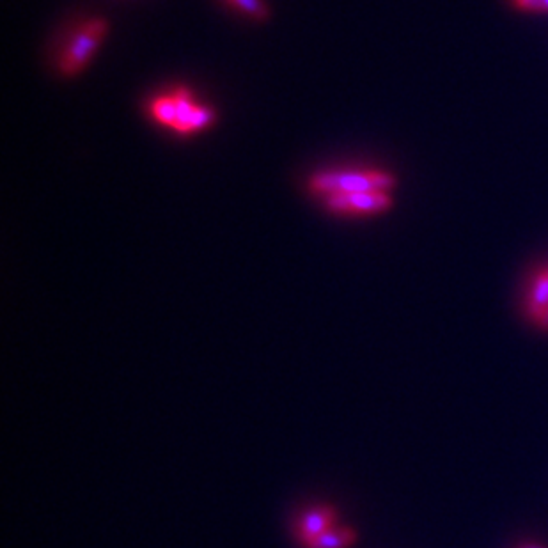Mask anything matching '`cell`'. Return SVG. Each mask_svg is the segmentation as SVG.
Masks as SVG:
<instances>
[{"label": "cell", "instance_id": "obj_1", "mask_svg": "<svg viewBox=\"0 0 548 548\" xmlns=\"http://www.w3.org/2000/svg\"><path fill=\"white\" fill-rule=\"evenodd\" d=\"M396 180L387 173H324L311 180V189L320 194H360L387 192Z\"/></svg>", "mask_w": 548, "mask_h": 548}, {"label": "cell", "instance_id": "obj_2", "mask_svg": "<svg viewBox=\"0 0 548 548\" xmlns=\"http://www.w3.org/2000/svg\"><path fill=\"white\" fill-rule=\"evenodd\" d=\"M107 32V23L104 20H91L86 23L72 39V43L66 46L63 59H61V70L66 75L79 73L91 59V55L100 46L104 36Z\"/></svg>", "mask_w": 548, "mask_h": 548}, {"label": "cell", "instance_id": "obj_3", "mask_svg": "<svg viewBox=\"0 0 548 548\" xmlns=\"http://www.w3.org/2000/svg\"><path fill=\"white\" fill-rule=\"evenodd\" d=\"M176 104V122L174 130L180 133H192L210 126L215 121L214 110L203 105H196L187 89H178L173 93Z\"/></svg>", "mask_w": 548, "mask_h": 548}, {"label": "cell", "instance_id": "obj_4", "mask_svg": "<svg viewBox=\"0 0 548 548\" xmlns=\"http://www.w3.org/2000/svg\"><path fill=\"white\" fill-rule=\"evenodd\" d=\"M327 205L330 210L341 214H376L387 210L392 201L387 192H360L330 196Z\"/></svg>", "mask_w": 548, "mask_h": 548}, {"label": "cell", "instance_id": "obj_5", "mask_svg": "<svg viewBox=\"0 0 548 548\" xmlns=\"http://www.w3.org/2000/svg\"><path fill=\"white\" fill-rule=\"evenodd\" d=\"M333 511L329 506H322V508H313L308 513L302 515L300 522H299V536L304 544H309L311 540H315L316 536L324 535L325 531L332 529L333 524Z\"/></svg>", "mask_w": 548, "mask_h": 548}, {"label": "cell", "instance_id": "obj_6", "mask_svg": "<svg viewBox=\"0 0 548 548\" xmlns=\"http://www.w3.org/2000/svg\"><path fill=\"white\" fill-rule=\"evenodd\" d=\"M355 542V533L348 527L341 529H329L324 535L316 536L309 544L308 548H348Z\"/></svg>", "mask_w": 548, "mask_h": 548}, {"label": "cell", "instance_id": "obj_7", "mask_svg": "<svg viewBox=\"0 0 548 548\" xmlns=\"http://www.w3.org/2000/svg\"><path fill=\"white\" fill-rule=\"evenodd\" d=\"M548 308V270L540 274L535 281L529 299V315L538 320Z\"/></svg>", "mask_w": 548, "mask_h": 548}, {"label": "cell", "instance_id": "obj_8", "mask_svg": "<svg viewBox=\"0 0 548 548\" xmlns=\"http://www.w3.org/2000/svg\"><path fill=\"white\" fill-rule=\"evenodd\" d=\"M232 7H236L238 11H243L245 14L252 16V18H266L268 16V9L265 5L263 0H227Z\"/></svg>", "mask_w": 548, "mask_h": 548}, {"label": "cell", "instance_id": "obj_9", "mask_svg": "<svg viewBox=\"0 0 548 548\" xmlns=\"http://www.w3.org/2000/svg\"><path fill=\"white\" fill-rule=\"evenodd\" d=\"M520 9L527 11H547L548 0H515Z\"/></svg>", "mask_w": 548, "mask_h": 548}, {"label": "cell", "instance_id": "obj_10", "mask_svg": "<svg viewBox=\"0 0 548 548\" xmlns=\"http://www.w3.org/2000/svg\"><path fill=\"white\" fill-rule=\"evenodd\" d=\"M536 322H538V325H540V327L548 329V308L545 309V311H544V315H542V316H540Z\"/></svg>", "mask_w": 548, "mask_h": 548}, {"label": "cell", "instance_id": "obj_11", "mask_svg": "<svg viewBox=\"0 0 548 548\" xmlns=\"http://www.w3.org/2000/svg\"><path fill=\"white\" fill-rule=\"evenodd\" d=\"M518 548H545V547H540V545H533V544H527V545H522V547H518Z\"/></svg>", "mask_w": 548, "mask_h": 548}]
</instances>
